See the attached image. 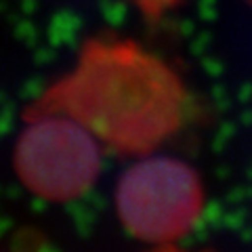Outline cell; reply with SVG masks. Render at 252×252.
Here are the masks:
<instances>
[{
	"label": "cell",
	"mask_w": 252,
	"mask_h": 252,
	"mask_svg": "<svg viewBox=\"0 0 252 252\" xmlns=\"http://www.w3.org/2000/svg\"><path fill=\"white\" fill-rule=\"evenodd\" d=\"M82 124L120 154H147L179 130L185 89L177 72L132 40H91L34 105Z\"/></svg>",
	"instance_id": "1"
},
{
	"label": "cell",
	"mask_w": 252,
	"mask_h": 252,
	"mask_svg": "<svg viewBox=\"0 0 252 252\" xmlns=\"http://www.w3.org/2000/svg\"><path fill=\"white\" fill-rule=\"evenodd\" d=\"M204 206L200 175L175 158H147L126 170L116 208L132 238L168 244L195 225Z\"/></svg>",
	"instance_id": "2"
},
{
	"label": "cell",
	"mask_w": 252,
	"mask_h": 252,
	"mask_svg": "<svg viewBox=\"0 0 252 252\" xmlns=\"http://www.w3.org/2000/svg\"><path fill=\"white\" fill-rule=\"evenodd\" d=\"M15 168L38 198L69 202L97 181L101 156L82 124L59 114H34L17 141Z\"/></svg>",
	"instance_id": "3"
},
{
	"label": "cell",
	"mask_w": 252,
	"mask_h": 252,
	"mask_svg": "<svg viewBox=\"0 0 252 252\" xmlns=\"http://www.w3.org/2000/svg\"><path fill=\"white\" fill-rule=\"evenodd\" d=\"M160 252H177V250H160Z\"/></svg>",
	"instance_id": "4"
}]
</instances>
